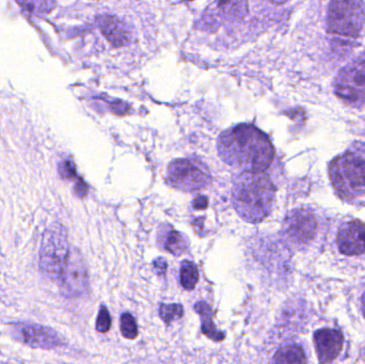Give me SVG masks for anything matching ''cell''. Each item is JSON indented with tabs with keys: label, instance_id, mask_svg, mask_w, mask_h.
<instances>
[{
	"label": "cell",
	"instance_id": "obj_1",
	"mask_svg": "<svg viewBox=\"0 0 365 364\" xmlns=\"http://www.w3.org/2000/svg\"><path fill=\"white\" fill-rule=\"evenodd\" d=\"M217 147L225 164L250 172H264L274 156L269 138L252 124H238L225 130Z\"/></svg>",
	"mask_w": 365,
	"mask_h": 364
},
{
	"label": "cell",
	"instance_id": "obj_2",
	"mask_svg": "<svg viewBox=\"0 0 365 364\" xmlns=\"http://www.w3.org/2000/svg\"><path fill=\"white\" fill-rule=\"evenodd\" d=\"M276 188L263 172L245 171L234 182L232 200L238 215L250 224L265 219L274 205Z\"/></svg>",
	"mask_w": 365,
	"mask_h": 364
},
{
	"label": "cell",
	"instance_id": "obj_3",
	"mask_svg": "<svg viewBox=\"0 0 365 364\" xmlns=\"http://www.w3.org/2000/svg\"><path fill=\"white\" fill-rule=\"evenodd\" d=\"M330 180L342 198L351 199L365 192V142L351 145L330 165Z\"/></svg>",
	"mask_w": 365,
	"mask_h": 364
},
{
	"label": "cell",
	"instance_id": "obj_4",
	"mask_svg": "<svg viewBox=\"0 0 365 364\" xmlns=\"http://www.w3.org/2000/svg\"><path fill=\"white\" fill-rule=\"evenodd\" d=\"M68 254L66 229L58 224L49 227L43 235L40 250V266L44 275L53 281H60Z\"/></svg>",
	"mask_w": 365,
	"mask_h": 364
},
{
	"label": "cell",
	"instance_id": "obj_5",
	"mask_svg": "<svg viewBox=\"0 0 365 364\" xmlns=\"http://www.w3.org/2000/svg\"><path fill=\"white\" fill-rule=\"evenodd\" d=\"M365 24L364 0H331L328 6L327 27L332 34L359 36Z\"/></svg>",
	"mask_w": 365,
	"mask_h": 364
},
{
	"label": "cell",
	"instance_id": "obj_6",
	"mask_svg": "<svg viewBox=\"0 0 365 364\" xmlns=\"http://www.w3.org/2000/svg\"><path fill=\"white\" fill-rule=\"evenodd\" d=\"M167 181L182 192H195L212 183V175L202 162L192 160H175L167 170Z\"/></svg>",
	"mask_w": 365,
	"mask_h": 364
},
{
	"label": "cell",
	"instance_id": "obj_7",
	"mask_svg": "<svg viewBox=\"0 0 365 364\" xmlns=\"http://www.w3.org/2000/svg\"><path fill=\"white\" fill-rule=\"evenodd\" d=\"M334 92L349 102L365 100V53L339 73Z\"/></svg>",
	"mask_w": 365,
	"mask_h": 364
},
{
	"label": "cell",
	"instance_id": "obj_8",
	"mask_svg": "<svg viewBox=\"0 0 365 364\" xmlns=\"http://www.w3.org/2000/svg\"><path fill=\"white\" fill-rule=\"evenodd\" d=\"M64 294L70 297H79L89 286L87 266L81 252L73 248L70 250L61 280Z\"/></svg>",
	"mask_w": 365,
	"mask_h": 364
},
{
	"label": "cell",
	"instance_id": "obj_9",
	"mask_svg": "<svg viewBox=\"0 0 365 364\" xmlns=\"http://www.w3.org/2000/svg\"><path fill=\"white\" fill-rule=\"evenodd\" d=\"M285 234L297 245H307L314 239L317 220L309 209H296L287 214L284 220Z\"/></svg>",
	"mask_w": 365,
	"mask_h": 364
},
{
	"label": "cell",
	"instance_id": "obj_10",
	"mask_svg": "<svg viewBox=\"0 0 365 364\" xmlns=\"http://www.w3.org/2000/svg\"><path fill=\"white\" fill-rule=\"evenodd\" d=\"M339 250L345 256H360L365 252V224L351 220L341 226L336 237Z\"/></svg>",
	"mask_w": 365,
	"mask_h": 364
},
{
	"label": "cell",
	"instance_id": "obj_11",
	"mask_svg": "<svg viewBox=\"0 0 365 364\" xmlns=\"http://www.w3.org/2000/svg\"><path fill=\"white\" fill-rule=\"evenodd\" d=\"M19 340L32 348H53L60 344V338L53 329L40 325L21 324L15 326Z\"/></svg>",
	"mask_w": 365,
	"mask_h": 364
},
{
	"label": "cell",
	"instance_id": "obj_12",
	"mask_svg": "<svg viewBox=\"0 0 365 364\" xmlns=\"http://www.w3.org/2000/svg\"><path fill=\"white\" fill-rule=\"evenodd\" d=\"M315 350L322 363L336 360L342 350L344 338L340 331L323 328L314 333Z\"/></svg>",
	"mask_w": 365,
	"mask_h": 364
},
{
	"label": "cell",
	"instance_id": "obj_13",
	"mask_svg": "<svg viewBox=\"0 0 365 364\" xmlns=\"http://www.w3.org/2000/svg\"><path fill=\"white\" fill-rule=\"evenodd\" d=\"M98 28L113 46L128 45L132 38L130 28L121 19L111 15H103L96 21Z\"/></svg>",
	"mask_w": 365,
	"mask_h": 364
},
{
	"label": "cell",
	"instance_id": "obj_14",
	"mask_svg": "<svg viewBox=\"0 0 365 364\" xmlns=\"http://www.w3.org/2000/svg\"><path fill=\"white\" fill-rule=\"evenodd\" d=\"M160 244L164 245V249L171 254L180 256L188 249L189 243L184 234L169 227L163 229V233H160Z\"/></svg>",
	"mask_w": 365,
	"mask_h": 364
},
{
	"label": "cell",
	"instance_id": "obj_15",
	"mask_svg": "<svg viewBox=\"0 0 365 364\" xmlns=\"http://www.w3.org/2000/svg\"><path fill=\"white\" fill-rule=\"evenodd\" d=\"M195 311L201 316L202 321V333L215 341H222L225 339V333L218 331L212 323V311L210 306L204 301L195 303Z\"/></svg>",
	"mask_w": 365,
	"mask_h": 364
},
{
	"label": "cell",
	"instance_id": "obj_16",
	"mask_svg": "<svg viewBox=\"0 0 365 364\" xmlns=\"http://www.w3.org/2000/svg\"><path fill=\"white\" fill-rule=\"evenodd\" d=\"M216 6L227 19H244L248 13V0H216Z\"/></svg>",
	"mask_w": 365,
	"mask_h": 364
},
{
	"label": "cell",
	"instance_id": "obj_17",
	"mask_svg": "<svg viewBox=\"0 0 365 364\" xmlns=\"http://www.w3.org/2000/svg\"><path fill=\"white\" fill-rule=\"evenodd\" d=\"M274 363H306V355L300 346L287 345L277 352Z\"/></svg>",
	"mask_w": 365,
	"mask_h": 364
},
{
	"label": "cell",
	"instance_id": "obj_18",
	"mask_svg": "<svg viewBox=\"0 0 365 364\" xmlns=\"http://www.w3.org/2000/svg\"><path fill=\"white\" fill-rule=\"evenodd\" d=\"M17 4L34 15H46L56 6V0H16Z\"/></svg>",
	"mask_w": 365,
	"mask_h": 364
},
{
	"label": "cell",
	"instance_id": "obj_19",
	"mask_svg": "<svg viewBox=\"0 0 365 364\" xmlns=\"http://www.w3.org/2000/svg\"><path fill=\"white\" fill-rule=\"evenodd\" d=\"M181 284L182 288L187 291H191L197 286L199 280V271L195 263L191 261H184L181 265Z\"/></svg>",
	"mask_w": 365,
	"mask_h": 364
},
{
	"label": "cell",
	"instance_id": "obj_20",
	"mask_svg": "<svg viewBox=\"0 0 365 364\" xmlns=\"http://www.w3.org/2000/svg\"><path fill=\"white\" fill-rule=\"evenodd\" d=\"M160 316L167 325L171 324L173 321L180 320L184 316V308L180 303L171 305H162L160 309Z\"/></svg>",
	"mask_w": 365,
	"mask_h": 364
},
{
	"label": "cell",
	"instance_id": "obj_21",
	"mask_svg": "<svg viewBox=\"0 0 365 364\" xmlns=\"http://www.w3.org/2000/svg\"><path fill=\"white\" fill-rule=\"evenodd\" d=\"M121 333L125 339L133 340L138 336V326L132 314L123 313L121 316Z\"/></svg>",
	"mask_w": 365,
	"mask_h": 364
},
{
	"label": "cell",
	"instance_id": "obj_22",
	"mask_svg": "<svg viewBox=\"0 0 365 364\" xmlns=\"http://www.w3.org/2000/svg\"><path fill=\"white\" fill-rule=\"evenodd\" d=\"M111 318L108 310L106 307H102L98 316V322H96V331L101 333H107L110 329Z\"/></svg>",
	"mask_w": 365,
	"mask_h": 364
},
{
	"label": "cell",
	"instance_id": "obj_23",
	"mask_svg": "<svg viewBox=\"0 0 365 364\" xmlns=\"http://www.w3.org/2000/svg\"><path fill=\"white\" fill-rule=\"evenodd\" d=\"M59 172L63 179L70 180L77 177L76 168H75V165L71 160H64V162L60 164Z\"/></svg>",
	"mask_w": 365,
	"mask_h": 364
},
{
	"label": "cell",
	"instance_id": "obj_24",
	"mask_svg": "<svg viewBox=\"0 0 365 364\" xmlns=\"http://www.w3.org/2000/svg\"><path fill=\"white\" fill-rule=\"evenodd\" d=\"M75 192H76L77 196L79 197H83L87 194L88 186L83 180L79 179L78 182H77L76 186H75Z\"/></svg>",
	"mask_w": 365,
	"mask_h": 364
},
{
	"label": "cell",
	"instance_id": "obj_25",
	"mask_svg": "<svg viewBox=\"0 0 365 364\" xmlns=\"http://www.w3.org/2000/svg\"><path fill=\"white\" fill-rule=\"evenodd\" d=\"M207 204L208 200L205 197L199 196L193 200V207L195 209H205Z\"/></svg>",
	"mask_w": 365,
	"mask_h": 364
},
{
	"label": "cell",
	"instance_id": "obj_26",
	"mask_svg": "<svg viewBox=\"0 0 365 364\" xmlns=\"http://www.w3.org/2000/svg\"><path fill=\"white\" fill-rule=\"evenodd\" d=\"M154 266L158 269V273H165L167 269V261L163 258L158 259L154 262Z\"/></svg>",
	"mask_w": 365,
	"mask_h": 364
},
{
	"label": "cell",
	"instance_id": "obj_27",
	"mask_svg": "<svg viewBox=\"0 0 365 364\" xmlns=\"http://www.w3.org/2000/svg\"><path fill=\"white\" fill-rule=\"evenodd\" d=\"M268 1L272 2V4H285V2L287 1V0H268Z\"/></svg>",
	"mask_w": 365,
	"mask_h": 364
},
{
	"label": "cell",
	"instance_id": "obj_28",
	"mask_svg": "<svg viewBox=\"0 0 365 364\" xmlns=\"http://www.w3.org/2000/svg\"><path fill=\"white\" fill-rule=\"evenodd\" d=\"M362 307H364V312L365 316V293L364 295V298H362Z\"/></svg>",
	"mask_w": 365,
	"mask_h": 364
},
{
	"label": "cell",
	"instance_id": "obj_29",
	"mask_svg": "<svg viewBox=\"0 0 365 364\" xmlns=\"http://www.w3.org/2000/svg\"><path fill=\"white\" fill-rule=\"evenodd\" d=\"M184 1H190V0H184Z\"/></svg>",
	"mask_w": 365,
	"mask_h": 364
}]
</instances>
